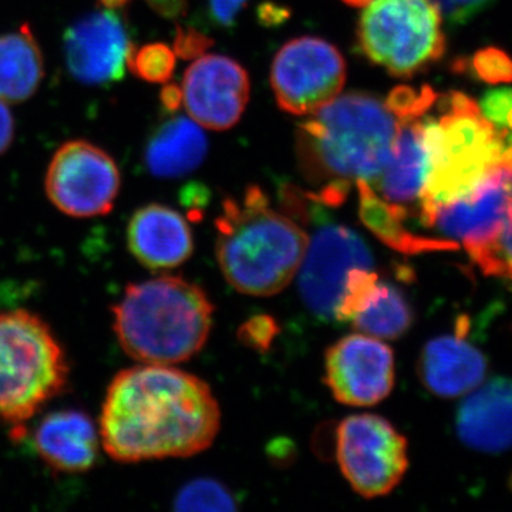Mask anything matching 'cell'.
Segmentation results:
<instances>
[{"label": "cell", "mask_w": 512, "mask_h": 512, "mask_svg": "<svg viewBox=\"0 0 512 512\" xmlns=\"http://www.w3.org/2000/svg\"><path fill=\"white\" fill-rule=\"evenodd\" d=\"M220 427V406L204 380L146 363L114 376L99 420L101 446L124 464L195 456Z\"/></svg>", "instance_id": "cell-1"}, {"label": "cell", "mask_w": 512, "mask_h": 512, "mask_svg": "<svg viewBox=\"0 0 512 512\" xmlns=\"http://www.w3.org/2000/svg\"><path fill=\"white\" fill-rule=\"evenodd\" d=\"M296 133V156L306 180L338 185L372 184L392 157L400 124L372 94L336 97L312 114Z\"/></svg>", "instance_id": "cell-2"}, {"label": "cell", "mask_w": 512, "mask_h": 512, "mask_svg": "<svg viewBox=\"0 0 512 512\" xmlns=\"http://www.w3.org/2000/svg\"><path fill=\"white\" fill-rule=\"evenodd\" d=\"M222 275L238 292L272 296L298 275L309 238L298 221L271 207L259 187L227 198L215 220Z\"/></svg>", "instance_id": "cell-3"}, {"label": "cell", "mask_w": 512, "mask_h": 512, "mask_svg": "<svg viewBox=\"0 0 512 512\" xmlns=\"http://www.w3.org/2000/svg\"><path fill=\"white\" fill-rule=\"evenodd\" d=\"M207 293L181 276L130 284L113 308V328L127 356L146 365L187 362L204 348L212 328Z\"/></svg>", "instance_id": "cell-4"}, {"label": "cell", "mask_w": 512, "mask_h": 512, "mask_svg": "<svg viewBox=\"0 0 512 512\" xmlns=\"http://www.w3.org/2000/svg\"><path fill=\"white\" fill-rule=\"evenodd\" d=\"M439 119H424L429 173L419 200L427 225L441 205L474 190L498 167H503L504 143L476 101L450 93L440 103Z\"/></svg>", "instance_id": "cell-5"}, {"label": "cell", "mask_w": 512, "mask_h": 512, "mask_svg": "<svg viewBox=\"0 0 512 512\" xmlns=\"http://www.w3.org/2000/svg\"><path fill=\"white\" fill-rule=\"evenodd\" d=\"M69 362L36 313L0 312V421L20 426L66 390Z\"/></svg>", "instance_id": "cell-6"}, {"label": "cell", "mask_w": 512, "mask_h": 512, "mask_svg": "<svg viewBox=\"0 0 512 512\" xmlns=\"http://www.w3.org/2000/svg\"><path fill=\"white\" fill-rule=\"evenodd\" d=\"M357 46L370 62L396 77H412L446 50L436 0H370L357 25Z\"/></svg>", "instance_id": "cell-7"}, {"label": "cell", "mask_w": 512, "mask_h": 512, "mask_svg": "<svg viewBox=\"0 0 512 512\" xmlns=\"http://www.w3.org/2000/svg\"><path fill=\"white\" fill-rule=\"evenodd\" d=\"M335 453L343 477L365 498L392 493L409 468L407 440L376 414L346 417L336 430Z\"/></svg>", "instance_id": "cell-8"}, {"label": "cell", "mask_w": 512, "mask_h": 512, "mask_svg": "<svg viewBox=\"0 0 512 512\" xmlns=\"http://www.w3.org/2000/svg\"><path fill=\"white\" fill-rule=\"evenodd\" d=\"M120 185V171L113 157L86 140L64 143L47 167V198L57 210L73 218L109 214Z\"/></svg>", "instance_id": "cell-9"}, {"label": "cell", "mask_w": 512, "mask_h": 512, "mask_svg": "<svg viewBox=\"0 0 512 512\" xmlns=\"http://www.w3.org/2000/svg\"><path fill=\"white\" fill-rule=\"evenodd\" d=\"M345 82V59L335 46L319 37L289 40L272 63L276 103L295 116H312L339 96Z\"/></svg>", "instance_id": "cell-10"}, {"label": "cell", "mask_w": 512, "mask_h": 512, "mask_svg": "<svg viewBox=\"0 0 512 512\" xmlns=\"http://www.w3.org/2000/svg\"><path fill=\"white\" fill-rule=\"evenodd\" d=\"M372 266V252L357 232L345 225H322L309 239L298 271L303 303L319 318L335 319L346 276Z\"/></svg>", "instance_id": "cell-11"}, {"label": "cell", "mask_w": 512, "mask_h": 512, "mask_svg": "<svg viewBox=\"0 0 512 512\" xmlns=\"http://www.w3.org/2000/svg\"><path fill=\"white\" fill-rule=\"evenodd\" d=\"M396 379L393 350L383 340L355 333L326 350L325 382L339 403L375 406L392 393Z\"/></svg>", "instance_id": "cell-12"}, {"label": "cell", "mask_w": 512, "mask_h": 512, "mask_svg": "<svg viewBox=\"0 0 512 512\" xmlns=\"http://www.w3.org/2000/svg\"><path fill=\"white\" fill-rule=\"evenodd\" d=\"M133 49L117 10L104 8L83 16L64 33L67 69L74 79L89 86L120 82Z\"/></svg>", "instance_id": "cell-13"}, {"label": "cell", "mask_w": 512, "mask_h": 512, "mask_svg": "<svg viewBox=\"0 0 512 512\" xmlns=\"http://www.w3.org/2000/svg\"><path fill=\"white\" fill-rule=\"evenodd\" d=\"M511 183L512 170L498 167L474 190L437 208L427 227L439 229L454 244H463L470 256L478 254L504 227L510 208Z\"/></svg>", "instance_id": "cell-14"}, {"label": "cell", "mask_w": 512, "mask_h": 512, "mask_svg": "<svg viewBox=\"0 0 512 512\" xmlns=\"http://www.w3.org/2000/svg\"><path fill=\"white\" fill-rule=\"evenodd\" d=\"M183 103L195 123L228 130L244 114L251 93L247 70L231 57L201 56L184 74Z\"/></svg>", "instance_id": "cell-15"}, {"label": "cell", "mask_w": 512, "mask_h": 512, "mask_svg": "<svg viewBox=\"0 0 512 512\" xmlns=\"http://www.w3.org/2000/svg\"><path fill=\"white\" fill-rule=\"evenodd\" d=\"M466 335L467 320L460 319L456 335L431 339L421 350L417 365L421 383L441 399L473 392L487 375V359Z\"/></svg>", "instance_id": "cell-16"}, {"label": "cell", "mask_w": 512, "mask_h": 512, "mask_svg": "<svg viewBox=\"0 0 512 512\" xmlns=\"http://www.w3.org/2000/svg\"><path fill=\"white\" fill-rule=\"evenodd\" d=\"M127 247L141 265L160 271L187 262L194 252V237L180 212L150 204L138 208L128 221Z\"/></svg>", "instance_id": "cell-17"}, {"label": "cell", "mask_w": 512, "mask_h": 512, "mask_svg": "<svg viewBox=\"0 0 512 512\" xmlns=\"http://www.w3.org/2000/svg\"><path fill=\"white\" fill-rule=\"evenodd\" d=\"M99 426L89 414L60 410L47 414L35 430V450L56 473L82 474L96 466L100 451Z\"/></svg>", "instance_id": "cell-18"}, {"label": "cell", "mask_w": 512, "mask_h": 512, "mask_svg": "<svg viewBox=\"0 0 512 512\" xmlns=\"http://www.w3.org/2000/svg\"><path fill=\"white\" fill-rule=\"evenodd\" d=\"M457 434L467 447L481 453L512 448V380L493 379L458 407Z\"/></svg>", "instance_id": "cell-19"}, {"label": "cell", "mask_w": 512, "mask_h": 512, "mask_svg": "<svg viewBox=\"0 0 512 512\" xmlns=\"http://www.w3.org/2000/svg\"><path fill=\"white\" fill-rule=\"evenodd\" d=\"M424 119L399 121L400 128L392 157L377 175L373 185L380 197L393 204L406 207L420 200L429 173V148H427Z\"/></svg>", "instance_id": "cell-20"}, {"label": "cell", "mask_w": 512, "mask_h": 512, "mask_svg": "<svg viewBox=\"0 0 512 512\" xmlns=\"http://www.w3.org/2000/svg\"><path fill=\"white\" fill-rule=\"evenodd\" d=\"M207 153V136L198 123L175 116L151 134L144 161L148 171L158 178H180L197 170Z\"/></svg>", "instance_id": "cell-21"}, {"label": "cell", "mask_w": 512, "mask_h": 512, "mask_svg": "<svg viewBox=\"0 0 512 512\" xmlns=\"http://www.w3.org/2000/svg\"><path fill=\"white\" fill-rule=\"evenodd\" d=\"M356 185L359 192L360 220L380 242L393 251L417 255L457 249L458 245L448 239L420 237L409 231L404 225L409 217L406 207L384 200L366 181H357Z\"/></svg>", "instance_id": "cell-22"}, {"label": "cell", "mask_w": 512, "mask_h": 512, "mask_svg": "<svg viewBox=\"0 0 512 512\" xmlns=\"http://www.w3.org/2000/svg\"><path fill=\"white\" fill-rule=\"evenodd\" d=\"M45 77L42 50L29 25L0 36V101L23 103Z\"/></svg>", "instance_id": "cell-23"}, {"label": "cell", "mask_w": 512, "mask_h": 512, "mask_svg": "<svg viewBox=\"0 0 512 512\" xmlns=\"http://www.w3.org/2000/svg\"><path fill=\"white\" fill-rule=\"evenodd\" d=\"M413 320V309L404 293L382 281L366 308L357 313L350 323L363 335L396 340L409 332Z\"/></svg>", "instance_id": "cell-24"}, {"label": "cell", "mask_w": 512, "mask_h": 512, "mask_svg": "<svg viewBox=\"0 0 512 512\" xmlns=\"http://www.w3.org/2000/svg\"><path fill=\"white\" fill-rule=\"evenodd\" d=\"M174 508L181 512H232L238 510V503L221 481L195 478L175 495Z\"/></svg>", "instance_id": "cell-25"}, {"label": "cell", "mask_w": 512, "mask_h": 512, "mask_svg": "<svg viewBox=\"0 0 512 512\" xmlns=\"http://www.w3.org/2000/svg\"><path fill=\"white\" fill-rule=\"evenodd\" d=\"M175 53L164 43H150L131 52L128 67L148 83H167L175 69Z\"/></svg>", "instance_id": "cell-26"}, {"label": "cell", "mask_w": 512, "mask_h": 512, "mask_svg": "<svg viewBox=\"0 0 512 512\" xmlns=\"http://www.w3.org/2000/svg\"><path fill=\"white\" fill-rule=\"evenodd\" d=\"M484 274L512 282V183L507 220L498 237L483 251L471 256Z\"/></svg>", "instance_id": "cell-27"}, {"label": "cell", "mask_w": 512, "mask_h": 512, "mask_svg": "<svg viewBox=\"0 0 512 512\" xmlns=\"http://www.w3.org/2000/svg\"><path fill=\"white\" fill-rule=\"evenodd\" d=\"M436 92L429 86L413 89L409 86H399L390 92L386 100L387 109L392 111L397 121L421 119L429 113L437 103Z\"/></svg>", "instance_id": "cell-28"}, {"label": "cell", "mask_w": 512, "mask_h": 512, "mask_svg": "<svg viewBox=\"0 0 512 512\" xmlns=\"http://www.w3.org/2000/svg\"><path fill=\"white\" fill-rule=\"evenodd\" d=\"M471 70L485 83L512 82V59L497 47L480 50L471 60Z\"/></svg>", "instance_id": "cell-29"}, {"label": "cell", "mask_w": 512, "mask_h": 512, "mask_svg": "<svg viewBox=\"0 0 512 512\" xmlns=\"http://www.w3.org/2000/svg\"><path fill=\"white\" fill-rule=\"evenodd\" d=\"M480 111L498 133L512 134V90H490L481 100Z\"/></svg>", "instance_id": "cell-30"}, {"label": "cell", "mask_w": 512, "mask_h": 512, "mask_svg": "<svg viewBox=\"0 0 512 512\" xmlns=\"http://www.w3.org/2000/svg\"><path fill=\"white\" fill-rule=\"evenodd\" d=\"M278 332L275 320L268 316H256L239 329V339L249 348L266 350L274 342Z\"/></svg>", "instance_id": "cell-31"}, {"label": "cell", "mask_w": 512, "mask_h": 512, "mask_svg": "<svg viewBox=\"0 0 512 512\" xmlns=\"http://www.w3.org/2000/svg\"><path fill=\"white\" fill-rule=\"evenodd\" d=\"M212 40L204 33L194 28L178 26L177 36L174 40L175 56L181 59H197L204 56V53L212 46Z\"/></svg>", "instance_id": "cell-32"}, {"label": "cell", "mask_w": 512, "mask_h": 512, "mask_svg": "<svg viewBox=\"0 0 512 512\" xmlns=\"http://www.w3.org/2000/svg\"><path fill=\"white\" fill-rule=\"evenodd\" d=\"M448 22L463 25L487 9L494 0H436Z\"/></svg>", "instance_id": "cell-33"}, {"label": "cell", "mask_w": 512, "mask_h": 512, "mask_svg": "<svg viewBox=\"0 0 512 512\" xmlns=\"http://www.w3.org/2000/svg\"><path fill=\"white\" fill-rule=\"evenodd\" d=\"M248 2L249 0H208V15L214 25L231 28Z\"/></svg>", "instance_id": "cell-34"}, {"label": "cell", "mask_w": 512, "mask_h": 512, "mask_svg": "<svg viewBox=\"0 0 512 512\" xmlns=\"http://www.w3.org/2000/svg\"><path fill=\"white\" fill-rule=\"evenodd\" d=\"M158 15L167 19H178L188 10V0H146Z\"/></svg>", "instance_id": "cell-35"}, {"label": "cell", "mask_w": 512, "mask_h": 512, "mask_svg": "<svg viewBox=\"0 0 512 512\" xmlns=\"http://www.w3.org/2000/svg\"><path fill=\"white\" fill-rule=\"evenodd\" d=\"M15 137V120L8 107L0 101V154L8 151Z\"/></svg>", "instance_id": "cell-36"}, {"label": "cell", "mask_w": 512, "mask_h": 512, "mask_svg": "<svg viewBox=\"0 0 512 512\" xmlns=\"http://www.w3.org/2000/svg\"><path fill=\"white\" fill-rule=\"evenodd\" d=\"M160 99L164 109L173 113L180 109L181 103H183V90L177 84H167L161 92Z\"/></svg>", "instance_id": "cell-37"}, {"label": "cell", "mask_w": 512, "mask_h": 512, "mask_svg": "<svg viewBox=\"0 0 512 512\" xmlns=\"http://www.w3.org/2000/svg\"><path fill=\"white\" fill-rule=\"evenodd\" d=\"M104 8L111 10H119L124 8L130 0H100Z\"/></svg>", "instance_id": "cell-38"}, {"label": "cell", "mask_w": 512, "mask_h": 512, "mask_svg": "<svg viewBox=\"0 0 512 512\" xmlns=\"http://www.w3.org/2000/svg\"><path fill=\"white\" fill-rule=\"evenodd\" d=\"M343 2L348 3L350 6L360 8V6H366L367 3H370V0H343Z\"/></svg>", "instance_id": "cell-39"}]
</instances>
